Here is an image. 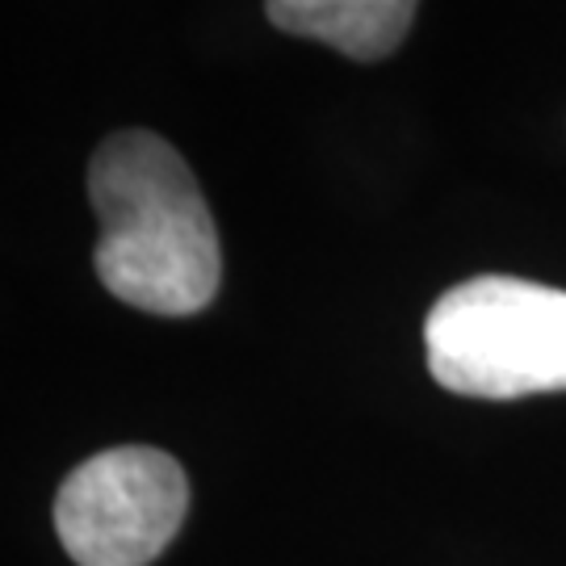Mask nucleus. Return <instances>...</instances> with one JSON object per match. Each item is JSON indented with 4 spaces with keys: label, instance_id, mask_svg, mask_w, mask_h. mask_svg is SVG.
<instances>
[{
    "label": "nucleus",
    "instance_id": "nucleus-1",
    "mask_svg": "<svg viewBox=\"0 0 566 566\" xmlns=\"http://www.w3.org/2000/svg\"><path fill=\"white\" fill-rule=\"evenodd\" d=\"M97 210V277L122 303L151 315H198L214 303L223 256L202 189L172 143L118 130L88 164Z\"/></svg>",
    "mask_w": 566,
    "mask_h": 566
},
{
    "label": "nucleus",
    "instance_id": "nucleus-2",
    "mask_svg": "<svg viewBox=\"0 0 566 566\" xmlns=\"http://www.w3.org/2000/svg\"><path fill=\"white\" fill-rule=\"evenodd\" d=\"M432 378L470 399L566 390V290L525 277H470L424 319Z\"/></svg>",
    "mask_w": 566,
    "mask_h": 566
},
{
    "label": "nucleus",
    "instance_id": "nucleus-3",
    "mask_svg": "<svg viewBox=\"0 0 566 566\" xmlns=\"http://www.w3.org/2000/svg\"><path fill=\"white\" fill-rule=\"evenodd\" d=\"M189 479L147 446L105 449L81 462L55 495V528L76 566H147L177 537Z\"/></svg>",
    "mask_w": 566,
    "mask_h": 566
},
{
    "label": "nucleus",
    "instance_id": "nucleus-4",
    "mask_svg": "<svg viewBox=\"0 0 566 566\" xmlns=\"http://www.w3.org/2000/svg\"><path fill=\"white\" fill-rule=\"evenodd\" d=\"M420 0H264L269 21L336 46L348 60H386L411 30Z\"/></svg>",
    "mask_w": 566,
    "mask_h": 566
}]
</instances>
